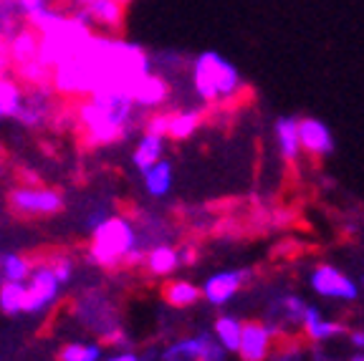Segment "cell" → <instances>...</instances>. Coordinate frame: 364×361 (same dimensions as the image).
<instances>
[{"label":"cell","mask_w":364,"mask_h":361,"mask_svg":"<svg viewBox=\"0 0 364 361\" xmlns=\"http://www.w3.org/2000/svg\"><path fill=\"white\" fill-rule=\"evenodd\" d=\"M193 86L205 104H233L248 94L233 63L218 53H203L195 58Z\"/></svg>","instance_id":"obj_1"},{"label":"cell","mask_w":364,"mask_h":361,"mask_svg":"<svg viewBox=\"0 0 364 361\" xmlns=\"http://www.w3.org/2000/svg\"><path fill=\"white\" fill-rule=\"evenodd\" d=\"M134 245V225L127 217H107L102 225L94 227L91 235V248H89V260L94 266L102 268H117L122 266L124 255Z\"/></svg>","instance_id":"obj_2"},{"label":"cell","mask_w":364,"mask_h":361,"mask_svg":"<svg viewBox=\"0 0 364 361\" xmlns=\"http://www.w3.org/2000/svg\"><path fill=\"white\" fill-rule=\"evenodd\" d=\"M8 210L16 217H51L63 210V198L51 187H16L8 192Z\"/></svg>","instance_id":"obj_3"},{"label":"cell","mask_w":364,"mask_h":361,"mask_svg":"<svg viewBox=\"0 0 364 361\" xmlns=\"http://www.w3.org/2000/svg\"><path fill=\"white\" fill-rule=\"evenodd\" d=\"M311 283L314 293H318L321 298H336V301H357L359 298V286L349 276L339 271V268L321 263L311 271Z\"/></svg>","instance_id":"obj_4"},{"label":"cell","mask_w":364,"mask_h":361,"mask_svg":"<svg viewBox=\"0 0 364 361\" xmlns=\"http://www.w3.org/2000/svg\"><path fill=\"white\" fill-rule=\"evenodd\" d=\"M74 18H79V21L84 23V26H89V28L99 26V28H104L107 33L119 38L122 31H124L127 6H122V3H117V0H91V3H86V6L79 8V13H76Z\"/></svg>","instance_id":"obj_5"},{"label":"cell","mask_w":364,"mask_h":361,"mask_svg":"<svg viewBox=\"0 0 364 361\" xmlns=\"http://www.w3.org/2000/svg\"><path fill=\"white\" fill-rule=\"evenodd\" d=\"M276 349V336L273 326L266 321H245L240 326V344L238 354L243 361H268Z\"/></svg>","instance_id":"obj_6"},{"label":"cell","mask_w":364,"mask_h":361,"mask_svg":"<svg viewBox=\"0 0 364 361\" xmlns=\"http://www.w3.org/2000/svg\"><path fill=\"white\" fill-rule=\"evenodd\" d=\"M31 283L26 288V298H23V313H38V311L48 308L58 296V278L53 276V271L48 266H36V271H31Z\"/></svg>","instance_id":"obj_7"},{"label":"cell","mask_w":364,"mask_h":361,"mask_svg":"<svg viewBox=\"0 0 364 361\" xmlns=\"http://www.w3.org/2000/svg\"><path fill=\"white\" fill-rule=\"evenodd\" d=\"M299 144L314 159H324L334 152V136L329 126L314 117L299 119Z\"/></svg>","instance_id":"obj_8"},{"label":"cell","mask_w":364,"mask_h":361,"mask_svg":"<svg viewBox=\"0 0 364 361\" xmlns=\"http://www.w3.org/2000/svg\"><path fill=\"white\" fill-rule=\"evenodd\" d=\"M248 278H250L248 271H220L203 283L200 293H203V298L210 306H223L238 293Z\"/></svg>","instance_id":"obj_9"},{"label":"cell","mask_w":364,"mask_h":361,"mask_svg":"<svg viewBox=\"0 0 364 361\" xmlns=\"http://www.w3.org/2000/svg\"><path fill=\"white\" fill-rule=\"evenodd\" d=\"M129 96H132V102H134V107L154 109L170 99V81L162 74H152V71H149V74H144L142 79L132 86Z\"/></svg>","instance_id":"obj_10"},{"label":"cell","mask_w":364,"mask_h":361,"mask_svg":"<svg viewBox=\"0 0 364 361\" xmlns=\"http://www.w3.org/2000/svg\"><path fill=\"white\" fill-rule=\"evenodd\" d=\"M301 328H304V333H306V339L316 341V344L318 341H329V339H334V336H341V333L349 331L344 323L321 318V311L314 308V306H306V308H304Z\"/></svg>","instance_id":"obj_11"},{"label":"cell","mask_w":364,"mask_h":361,"mask_svg":"<svg viewBox=\"0 0 364 361\" xmlns=\"http://www.w3.org/2000/svg\"><path fill=\"white\" fill-rule=\"evenodd\" d=\"M142 266H144V271H147L149 276L167 278V276H172L177 268H180V255H177V250L172 248V245L159 243V245H154V248L147 250Z\"/></svg>","instance_id":"obj_12"},{"label":"cell","mask_w":364,"mask_h":361,"mask_svg":"<svg viewBox=\"0 0 364 361\" xmlns=\"http://www.w3.org/2000/svg\"><path fill=\"white\" fill-rule=\"evenodd\" d=\"M38 45H41V33L33 26L26 23V26L11 38V68L38 58Z\"/></svg>","instance_id":"obj_13"},{"label":"cell","mask_w":364,"mask_h":361,"mask_svg":"<svg viewBox=\"0 0 364 361\" xmlns=\"http://www.w3.org/2000/svg\"><path fill=\"white\" fill-rule=\"evenodd\" d=\"M276 139H279L281 154L286 162L296 164L299 154H301V144H299V119L296 117H281L276 122Z\"/></svg>","instance_id":"obj_14"},{"label":"cell","mask_w":364,"mask_h":361,"mask_svg":"<svg viewBox=\"0 0 364 361\" xmlns=\"http://www.w3.org/2000/svg\"><path fill=\"white\" fill-rule=\"evenodd\" d=\"M162 298L170 303L172 308H190V306L200 303L203 293L200 288L190 281H165L162 283Z\"/></svg>","instance_id":"obj_15"},{"label":"cell","mask_w":364,"mask_h":361,"mask_svg":"<svg viewBox=\"0 0 364 361\" xmlns=\"http://www.w3.org/2000/svg\"><path fill=\"white\" fill-rule=\"evenodd\" d=\"M205 112H172L170 122H167L165 136H170L172 141H185L203 126Z\"/></svg>","instance_id":"obj_16"},{"label":"cell","mask_w":364,"mask_h":361,"mask_svg":"<svg viewBox=\"0 0 364 361\" xmlns=\"http://www.w3.org/2000/svg\"><path fill=\"white\" fill-rule=\"evenodd\" d=\"M142 177H144V187H147V192L152 198H165L172 187V164L167 159H159L149 170L142 172Z\"/></svg>","instance_id":"obj_17"},{"label":"cell","mask_w":364,"mask_h":361,"mask_svg":"<svg viewBox=\"0 0 364 361\" xmlns=\"http://www.w3.org/2000/svg\"><path fill=\"white\" fill-rule=\"evenodd\" d=\"M165 136H154V134H144L142 141L136 144L134 154H132V162H134V167L139 172L149 170L154 162H159L162 159V149H165Z\"/></svg>","instance_id":"obj_18"},{"label":"cell","mask_w":364,"mask_h":361,"mask_svg":"<svg viewBox=\"0 0 364 361\" xmlns=\"http://www.w3.org/2000/svg\"><path fill=\"white\" fill-rule=\"evenodd\" d=\"M240 326H243V323H240L235 316H218L215 318V326H213V331H215L218 344H220L225 351H238Z\"/></svg>","instance_id":"obj_19"},{"label":"cell","mask_w":364,"mask_h":361,"mask_svg":"<svg viewBox=\"0 0 364 361\" xmlns=\"http://www.w3.org/2000/svg\"><path fill=\"white\" fill-rule=\"evenodd\" d=\"M23 89L13 76H0V119L3 117H16L18 107H21Z\"/></svg>","instance_id":"obj_20"},{"label":"cell","mask_w":364,"mask_h":361,"mask_svg":"<svg viewBox=\"0 0 364 361\" xmlns=\"http://www.w3.org/2000/svg\"><path fill=\"white\" fill-rule=\"evenodd\" d=\"M23 298H26V286L16 281H6L0 286V311L8 316H16L23 308Z\"/></svg>","instance_id":"obj_21"},{"label":"cell","mask_w":364,"mask_h":361,"mask_svg":"<svg viewBox=\"0 0 364 361\" xmlns=\"http://www.w3.org/2000/svg\"><path fill=\"white\" fill-rule=\"evenodd\" d=\"M31 271H33V263H31L28 258H23V255H16V253L3 255V281L23 283L31 276Z\"/></svg>","instance_id":"obj_22"},{"label":"cell","mask_w":364,"mask_h":361,"mask_svg":"<svg viewBox=\"0 0 364 361\" xmlns=\"http://www.w3.org/2000/svg\"><path fill=\"white\" fill-rule=\"evenodd\" d=\"M102 349L97 344H66L58 354V361H99Z\"/></svg>","instance_id":"obj_23"},{"label":"cell","mask_w":364,"mask_h":361,"mask_svg":"<svg viewBox=\"0 0 364 361\" xmlns=\"http://www.w3.org/2000/svg\"><path fill=\"white\" fill-rule=\"evenodd\" d=\"M347 333H349V341H352V346L364 349V331H347Z\"/></svg>","instance_id":"obj_24"},{"label":"cell","mask_w":364,"mask_h":361,"mask_svg":"<svg viewBox=\"0 0 364 361\" xmlns=\"http://www.w3.org/2000/svg\"><path fill=\"white\" fill-rule=\"evenodd\" d=\"M107 361H142L136 354H129V351H124V354H117V356H112V359H107Z\"/></svg>","instance_id":"obj_25"},{"label":"cell","mask_w":364,"mask_h":361,"mask_svg":"<svg viewBox=\"0 0 364 361\" xmlns=\"http://www.w3.org/2000/svg\"><path fill=\"white\" fill-rule=\"evenodd\" d=\"M6 159H8V152L3 147H0V172L6 170Z\"/></svg>","instance_id":"obj_26"},{"label":"cell","mask_w":364,"mask_h":361,"mask_svg":"<svg viewBox=\"0 0 364 361\" xmlns=\"http://www.w3.org/2000/svg\"><path fill=\"white\" fill-rule=\"evenodd\" d=\"M3 283L6 281H3V255H0V286H3Z\"/></svg>","instance_id":"obj_27"},{"label":"cell","mask_w":364,"mask_h":361,"mask_svg":"<svg viewBox=\"0 0 364 361\" xmlns=\"http://www.w3.org/2000/svg\"><path fill=\"white\" fill-rule=\"evenodd\" d=\"M349 361H364V354H354V356H352V359H349Z\"/></svg>","instance_id":"obj_28"},{"label":"cell","mask_w":364,"mask_h":361,"mask_svg":"<svg viewBox=\"0 0 364 361\" xmlns=\"http://www.w3.org/2000/svg\"><path fill=\"white\" fill-rule=\"evenodd\" d=\"M117 3H122V6H129L132 0H117Z\"/></svg>","instance_id":"obj_29"},{"label":"cell","mask_w":364,"mask_h":361,"mask_svg":"<svg viewBox=\"0 0 364 361\" xmlns=\"http://www.w3.org/2000/svg\"><path fill=\"white\" fill-rule=\"evenodd\" d=\"M362 286H364V278H362Z\"/></svg>","instance_id":"obj_30"}]
</instances>
